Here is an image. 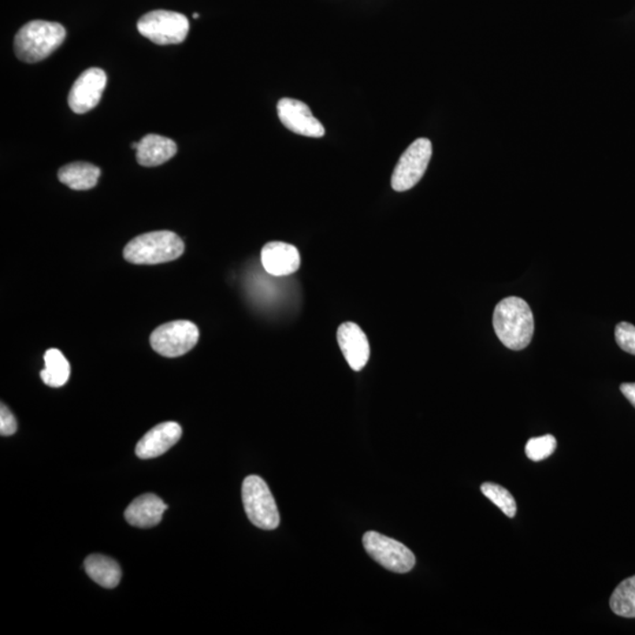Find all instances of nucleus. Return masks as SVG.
<instances>
[{"mask_svg": "<svg viewBox=\"0 0 635 635\" xmlns=\"http://www.w3.org/2000/svg\"><path fill=\"white\" fill-rule=\"evenodd\" d=\"M66 29L54 21H33L14 37V52L21 62L38 63L54 54L64 43Z\"/></svg>", "mask_w": 635, "mask_h": 635, "instance_id": "nucleus-2", "label": "nucleus"}, {"mask_svg": "<svg viewBox=\"0 0 635 635\" xmlns=\"http://www.w3.org/2000/svg\"><path fill=\"white\" fill-rule=\"evenodd\" d=\"M363 544L371 558L389 571L407 573L414 567V552L392 538L371 531L363 534Z\"/></svg>", "mask_w": 635, "mask_h": 635, "instance_id": "nucleus-8", "label": "nucleus"}, {"mask_svg": "<svg viewBox=\"0 0 635 635\" xmlns=\"http://www.w3.org/2000/svg\"><path fill=\"white\" fill-rule=\"evenodd\" d=\"M181 434L183 430L180 423H159L141 438L136 447V455L139 459L157 458L173 447L180 440Z\"/></svg>", "mask_w": 635, "mask_h": 635, "instance_id": "nucleus-12", "label": "nucleus"}, {"mask_svg": "<svg viewBox=\"0 0 635 635\" xmlns=\"http://www.w3.org/2000/svg\"><path fill=\"white\" fill-rule=\"evenodd\" d=\"M46 370L40 372V378L50 388H62L68 382L71 366L68 359L57 348L47 350L44 355Z\"/></svg>", "mask_w": 635, "mask_h": 635, "instance_id": "nucleus-18", "label": "nucleus"}, {"mask_svg": "<svg viewBox=\"0 0 635 635\" xmlns=\"http://www.w3.org/2000/svg\"><path fill=\"white\" fill-rule=\"evenodd\" d=\"M167 505L155 494H144L136 497L125 511V519L130 525L139 529H150L162 522Z\"/></svg>", "mask_w": 635, "mask_h": 635, "instance_id": "nucleus-14", "label": "nucleus"}, {"mask_svg": "<svg viewBox=\"0 0 635 635\" xmlns=\"http://www.w3.org/2000/svg\"><path fill=\"white\" fill-rule=\"evenodd\" d=\"M100 169L90 163L77 162L63 166L58 172L59 180L76 191L94 188L98 183Z\"/></svg>", "mask_w": 635, "mask_h": 635, "instance_id": "nucleus-16", "label": "nucleus"}, {"mask_svg": "<svg viewBox=\"0 0 635 635\" xmlns=\"http://www.w3.org/2000/svg\"><path fill=\"white\" fill-rule=\"evenodd\" d=\"M556 448V438L551 434H546V436L532 438V439L527 441L525 452L532 462H541V460L552 455Z\"/></svg>", "mask_w": 635, "mask_h": 635, "instance_id": "nucleus-21", "label": "nucleus"}, {"mask_svg": "<svg viewBox=\"0 0 635 635\" xmlns=\"http://www.w3.org/2000/svg\"><path fill=\"white\" fill-rule=\"evenodd\" d=\"M199 339V330L188 321H176L159 326L151 334L152 348L166 358L184 355L196 347Z\"/></svg>", "mask_w": 635, "mask_h": 635, "instance_id": "nucleus-7", "label": "nucleus"}, {"mask_svg": "<svg viewBox=\"0 0 635 635\" xmlns=\"http://www.w3.org/2000/svg\"><path fill=\"white\" fill-rule=\"evenodd\" d=\"M338 344L353 371L359 372L370 359V343L366 334L355 322H344L338 329Z\"/></svg>", "mask_w": 635, "mask_h": 635, "instance_id": "nucleus-11", "label": "nucleus"}, {"mask_svg": "<svg viewBox=\"0 0 635 635\" xmlns=\"http://www.w3.org/2000/svg\"><path fill=\"white\" fill-rule=\"evenodd\" d=\"M107 83L106 73L102 69L84 71L73 84L69 95V105L74 113L83 114L95 109L102 98Z\"/></svg>", "mask_w": 635, "mask_h": 635, "instance_id": "nucleus-10", "label": "nucleus"}, {"mask_svg": "<svg viewBox=\"0 0 635 635\" xmlns=\"http://www.w3.org/2000/svg\"><path fill=\"white\" fill-rule=\"evenodd\" d=\"M278 117L281 124L296 135L308 138H322L325 128L302 100L282 98L277 105Z\"/></svg>", "mask_w": 635, "mask_h": 635, "instance_id": "nucleus-9", "label": "nucleus"}, {"mask_svg": "<svg viewBox=\"0 0 635 635\" xmlns=\"http://www.w3.org/2000/svg\"><path fill=\"white\" fill-rule=\"evenodd\" d=\"M481 492L497 508H500L508 518L515 517V514H517V503H515L514 496L503 486L493 484V482H485V484L481 485Z\"/></svg>", "mask_w": 635, "mask_h": 635, "instance_id": "nucleus-20", "label": "nucleus"}, {"mask_svg": "<svg viewBox=\"0 0 635 635\" xmlns=\"http://www.w3.org/2000/svg\"><path fill=\"white\" fill-rule=\"evenodd\" d=\"M620 391L635 407V382H625L620 386Z\"/></svg>", "mask_w": 635, "mask_h": 635, "instance_id": "nucleus-24", "label": "nucleus"}, {"mask_svg": "<svg viewBox=\"0 0 635 635\" xmlns=\"http://www.w3.org/2000/svg\"><path fill=\"white\" fill-rule=\"evenodd\" d=\"M432 143L426 138H419L401 155L398 164L393 171L391 185L397 192L414 188L422 180L432 158Z\"/></svg>", "mask_w": 635, "mask_h": 635, "instance_id": "nucleus-6", "label": "nucleus"}, {"mask_svg": "<svg viewBox=\"0 0 635 635\" xmlns=\"http://www.w3.org/2000/svg\"><path fill=\"white\" fill-rule=\"evenodd\" d=\"M243 504L247 518L262 530H276L280 523V511L269 486L258 475L243 482Z\"/></svg>", "mask_w": 635, "mask_h": 635, "instance_id": "nucleus-4", "label": "nucleus"}, {"mask_svg": "<svg viewBox=\"0 0 635 635\" xmlns=\"http://www.w3.org/2000/svg\"><path fill=\"white\" fill-rule=\"evenodd\" d=\"M610 606L616 615L635 618V575L616 586L611 597Z\"/></svg>", "mask_w": 635, "mask_h": 635, "instance_id": "nucleus-19", "label": "nucleus"}, {"mask_svg": "<svg viewBox=\"0 0 635 635\" xmlns=\"http://www.w3.org/2000/svg\"><path fill=\"white\" fill-rule=\"evenodd\" d=\"M193 18H195V20H198L199 14L198 13L193 14Z\"/></svg>", "mask_w": 635, "mask_h": 635, "instance_id": "nucleus-25", "label": "nucleus"}, {"mask_svg": "<svg viewBox=\"0 0 635 635\" xmlns=\"http://www.w3.org/2000/svg\"><path fill=\"white\" fill-rule=\"evenodd\" d=\"M88 577L105 589L117 588L121 579V570L117 562L102 555L88 556L84 563Z\"/></svg>", "mask_w": 635, "mask_h": 635, "instance_id": "nucleus-17", "label": "nucleus"}, {"mask_svg": "<svg viewBox=\"0 0 635 635\" xmlns=\"http://www.w3.org/2000/svg\"><path fill=\"white\" fill-rule=\"evenodd\" d=\"M177 154V144L159 135H147L138 141L137 162L141 166L155 167L164 164Z\"/></svg>", "mask_w": 635, "mask_h": 635, "instance_id": "nucleus-15", "label": "nucleus"}, {"mask_svg": "<svg viewBox=\"0 0 635 635\" xmlns=\"http://www.w3.org/2000/svg\"><path fill=\"white\" fill-rule=\"evenodd\" d=\"M493 328L507 348L522 351L529 347L534 333V318L529 304L518 297H508L497 304Z\"/></svg>", "mask_w": 635, "mask_h": 635, "instance_id": "nucleus-1", "label": "nucleus"}, {"mask_svg": "<svg viewBox=\"0 0 635 635\" xmlns=\"http://www.w3.org/2000/svg\"><path fill=\"white\" fill-rule=\"evenodd\" d=\"M184 250V241L176 233L155 231L130 241L124 248V258L137 265H155L180 258Z\"/></svg>", "mask_w": 635, "mask_h": 635, "instance_id": "nucleus-3", "label": "nucleus"}, {"mask_svg": "<svg viewBox=\"0 0 635 635\" xmlns=\"http://www.w3.org/2000/svg\"><path fill=\"white\" fill-rule=\"evenodd\" d=\"M616 344L622 351L635 355V326L630 322H620L615 328Z\"/></svg>", "mask_w": 635, "mask_h": 635, "instance_id": "nucleus-22", "label": "nucleus"}, {"mask_svg": "<svg viewBox=\"0 0 635 635\" xmlns=\"http://www.w3.org/2000/svg\"><path fill=\"white\" fill-rule=\"evenodd\" d=\"M260 258L266 272L274 277L289 276L300 267L298 248L282 241H271L266 244Z\"/></svg>", "mask_w": 635, "mask_h": 635, "instance_id": "nucleus-13", "label": "nucleus"}, {"mask_svg": "<svg viewBox=\"0 0 635 635\" xmlns=\"http://www.w3.org/2000/svg\"><path fill=\"white\" fill-rule=\"evenodd\" d=\"M17 432V421L13 412L2 404L0 407V434L3 437H10Z\"/></svg>", "mask_w": 635, "mask_h": 635, "instance_id": "nucleus-23", "label": "nucleus"}, {"mask_svg": "<svg viewBox=\"0 0 635 635\" xmlns=\"http://www.w3.org/2000/svg\"><path fill=\"white\" fill-rule=\"evenodd\" d=\"M137 26L141 36L158 46L183 43L189 31L188 20L184 14L166 10L144 14Z\"/></svg>", "mask_w": 635, "mask_h": 635, "instance_id": "nucleus-5", "label": "nucleus"}]
</instances>
